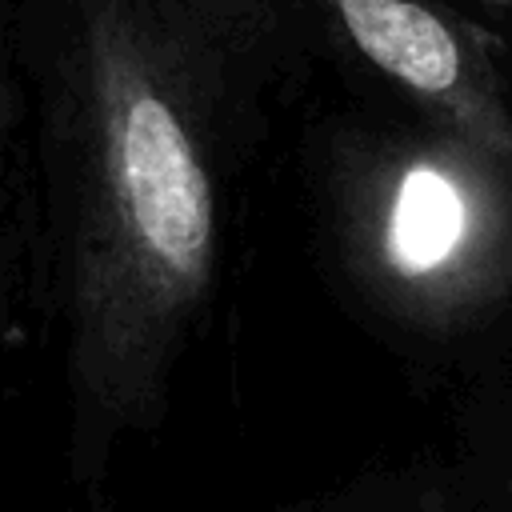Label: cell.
Here are the masks:
<instances>
[{"mask_svg": "<svg viewBox=\"0 0 512 512\" xmlns=\"http://www.w3.org/2000/svg\"><path fill=\"white\" fill-rule=\"evenodd\" d=\"M76 356L104 404L156 392L216 264V196L184 88L136 0L76 32Z\"/></svg>", "mask_w": 512, "mask_h": 512, "instance_id": "cell-1", "label": "cell"}, {"mask_svg": "<svg viewBox=\"0 0 512 512\" xmlns=\"http://www.w3.org/2000/svg\"><path fill=\"white\" fill-rule=\"evenodd\" d=\"M344 232L396 316L472 324L512 296V164L448 128L384 140L344 176Z\"/></svg>", "mask_w": 512, "mask_h": 512, "instance_id": "cell-2", "label": "cell"}, {"mask_svg": "<svg viewBox=\"0 0 512 512\" xmlns=\"http://www.w3.org/2000/svg\"><path fill=\"white\" fill-rule=\"evenodd\" d=\"M352 48L428 104L440 124L512 164V108L496 72L424 0H324Z\"/></svg>", "mask_w": 512, "mask_h": 512, "instance_id": "cell-3", "label": "cell"}]
</instances>
